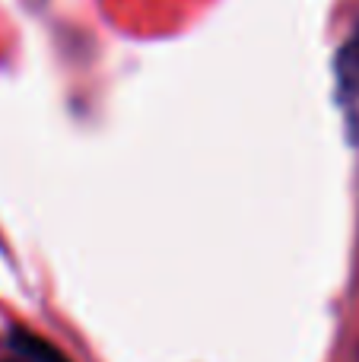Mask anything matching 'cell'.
<instances>
[{
	"mask_svg": "<svg viewBox=\"0 0 359 362\" xmlns=\"http://www.w3.org/2000/svg\"><path fill=\"white\" fill-rule=\"evenodd\" d=\"M10 346L25 362H70L67 353L57 350L51 340H45L42 334L29 331V327H10Z\"/></svg>",
	"mask_w": 359,
	"mask_h": 362,
	"instance_id": "7a4b0ae2",
	"label": "cell"
},
{
	"mask_svg": "<svg viewBox=\"0 0 359 362\" xmlns=\"http://www.w3.org/2000/svg\"><path fill=\"white\" fill-rule=\"evenodd\" d=\"M337 99L350 118V127H359V29L337 51Z\"/></svg>",
	"mask_w": 359,
	"mask_h": 362,
	"instance_id": "6da1fadb",
	"label": "cell"
}]
</instances>
